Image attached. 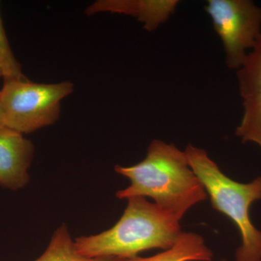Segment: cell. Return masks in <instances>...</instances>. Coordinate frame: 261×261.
Returning <instances> with one entry per match:
<instances>
[{"instance_id":"1","label":"cell","mask_w":261,"mask_h":261,"mask_svg":"<svg viewBox=\"0 0 261 261\" xmlns=\"http://www.w3.org/2000/svg\"><path fill=\"white\" fill-rule=\"evenodd\" d=\"M115 171L130 181L127 188L116 192L118 199L149 197L179 221L190 209L207 199L185 151L163 141H152L140 163L128 167L117 165Z\"/></svg>"},{"instance_id":"2","label":"cell","mask_w":261,"mask_h":261,"mask_svg":"<svg viewBox=\"0 0 261 261\" xmlns=\"http://www.w3.org/2000/svg\"><path fill=\"white\" fill-rule=\"evenodd\" d=\"M182 232L180 221L145 197L128 199L124 212L112 228L75 239L77 252L89 258L118 260L138 256L154 249L172 247Z\"/></svg>"},{"instance_id":"3","label":"cell","mask_w":261,"mask_h":261,"mask_svg":"<svg viewBox=\"0 0 261 261\" xmlns=\"http://www.w3.org/2000/svg\"><path fill=\"white\" fill-rule=\"evenodd\" d=\"M185 152L214 209L231 219L240 231L242 243L235 252V261H261V231L250 214L252 204L261 200V176L240 183L225 175L205 149L189 144Z\"/></svg>"},{"instance_id":"4","label":"cell","mask_w":261,"mask_h":261,"mask_svg":"<svg viewBox=\"0 0 261 261\" xmlns=\"http://www.w3.org/2000/svg\"><path fill=\"white\" fill-rule=\"evenodd\" d=\"M74 89L70 81L39 84L27 80L4 82L0 102L5 127L19 133L30 134L51 126L60 118L62 99Z\"/></svg>"},{"instance_id":"5","label":"cell","mask_w":261,"mask_h":261,"mask_svg":"<svg viewBox=\"0 0 261 261\" xmlns=\"http://www.w3.org/2000/svg\"><path fill=\"white\" fill-rule=\"evenodd\" d=\"M205 10L229 69H240L261 34V7L251 0H208Z\"/></svg>"},{"instance_id":"6","label":"cell","mask_w":261,"mask_h":261,"mask_svg":"<svg viewBox=\"0 0 261 261\" xmlns=\"http://www.w3.org/2000/svg\"><path fill=\"white\" fill-rule=\"evenodd\" d=\"M34 154V145L23 134L0 128V186L13 191L27 186Z\"/></svg>"},{"instance_id":"7","label":"cell","mask_w":261,"mask_h":261,"mask_svg":"<svg viewBox=\"0 0 261 261\" xmlns=\"http://www.w3.org/2000/svg\"><path fill=\"white\" fill-rule=\"evenodd\" d=\"M178 0H99L86 10L88 15L97 13H118L135 17L148 32H154L175 13Z\"/></svg>"},{"instance_id":"8","label":"cell","mask_w":261,"mask_h":261,"mask_svg":"<svg viewBox=\"0 0 261 261\" xmlns=\"http://www.w3.org/2000/svg\"><path fill=\"white\" fill-rule=\"evenodd\" d=\"M214 253L204 239L194 232H183L172 247L150 257L137 256L120 261H212Z\"/></svg>"},{"instance_id":"9","label":"cell","mask_w":261,"mask_h":261,"mask_svg":"<svg viewBox=\"0 0 261 261\" xmlns=\"http://www.w3.org/2000/svg\"><path fill=\"white\" fill-rule=\"evenodd\" d=\"M34 261H120L111 257L89 258L82 256L75 249L66 225L55 231L50 243L42 255Z\"/></svg>"},{"instance_id":"10","label":"cell","mask_w":261,"mask_h":261,"mask_svg":"<svg viewBox=\"0 0 261 261\" xmlns=\"http://www.w3.org/2000/svg\"><path fill=\"white\" fill-rule=\"evenodd\" d=\"M243 99V116L236 129V136L244 143L252 142L261 147V89Z\"/></svg>"},{"instance_id":"11","label":"cell","mask_w":261,"mask_h":261,"mask_svg":"<svg viewBox=\"0 0 261 261\" xmlns=\"http://www.w3.org/2000/svg\"><path fill=\"white\" fill-rule=\"evenodd\" d=\"M237 80L242 97L261 89V34L237 70Z\"/></svg>"},{"instance_id":"12","label":"cell","mask_w":261,"mask_h":261,"mask_svg":"<svg viewBox=\"0 0 261 261\" xmlns=\"http://www.w3.org/2000/svg\"><path fill=\"white\" fill-rule=\"evenodd\" d=\"M0 66L4 82L27 80L22 71L21 65L12 51L0 14Z\"/></svg>"},{"instance_id":"13","label":"cell","mask_w":261,"mask_h":261,"mask_svg":"<svg viewBox=\"0 0 261 261\" xmlns=\"http://www.w3.org/2000/svg\"><path fill=\"white\" fill-rule=\"evenodd\" d=\"M2 127H5V117L1 102H0V128Z\"/></svg>"},{"instance_id":"14","label":"cell","mask_w":261,"mask_h":261,"mask_svg":"<svg viewBox=\"0 0 261 261\" xmlns=\"http://www.w3.org/2000/svg\"><path fill=\"white\" fill-rule=\"evenodd\" d=\"M3 77V72H2L1 66H0V78Z\"/></svg>"},{"instance_id":"15","label":"cell","mask_w":261,"mask_h":261,"mask_svg":"<svg viewBox=\"0 0 261 261\" xmlns=\"http://www.w3.org/2000/svg\"><path fill=\"white\" fill-rule=\"evenodd\" d=\"M219 261H228L227 260H224V259H223V260H220Z\"/></svg>"}]
</instances>
